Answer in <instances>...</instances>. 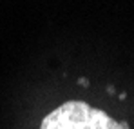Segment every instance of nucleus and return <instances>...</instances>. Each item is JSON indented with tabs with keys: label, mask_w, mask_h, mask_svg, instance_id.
Here are the masks:
<instances>
[{
	"label": "nucleus",
	"mask_w": 134,
	"mask_h": 129,
	"mask_svg": "<svg viewBox=\"0 0 134 129\" xmlns=\"http://www.w3.org/2000/svg\"><path fill=\"white\" fill-rule=\"evenodd\" d=\"M40 129H129V126L116 122L102 109L71 100L51 111L42 120Z\"/></svg>",
	"instance_id": "obj_1"
}]
</instances>
